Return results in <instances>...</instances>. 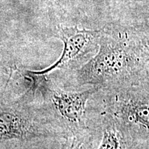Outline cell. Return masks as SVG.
<instances>
[{"label":"cell","mask_w":149,"mask_h":149,"mask_svg":"<svg viewBox=\"0 0 149 149\" xmlns=\"http://www.w3.org/2000/svg\"><path fill=\"white\" fill-rule=\"evenodd\" d=\"M146 39V44H147V46H148V49L149 51V37H145Z\"/></svg>","instance_id":"10"},{"label":"cell","mask_w":149,"mask_h":149,"mask_svg":"<svg viewBox=\"0 0 149 149\" xmlns=\"http://www.w3.org/2000/svg\"><path fill=\"white\" fill-rule=\"evenodd\" d=\"M64 149H90V134L88 128L84 133L68 137Z\"/></svg>","instance_id":"9"},{"label":"cell","mask_w":149,"mask_h":149,"mask_svg":"<svg viewBox=\"0 0 149 149\" xmlns=\"http://www.w3.org/2000/svg\"><path fill=\"white\" fill-rule=\"evenodd\" d=\"M68 137L48 120L29 88L16 100L0 93V143Z\"/></svg>","instance_id":"4"},{"label":"cell","mask_w":149,"mask_h":149,"mask_svg":"<svg viewBox=\"0 0 149 149\" xmlns=\"http://www.w3.org/2000/svg\"><path fill=\"white\" fill-rule=\"evenodd\" d=\"M31 80L29 88L48 120L68 137L77 135L87 130L86 106L93 94L100 90L97 86L69 88L61 86L51 76L24 72Z\"/></svg>","instance_id":"2"},{"label":"cell","mask_w":149,"mask_h":149,"mask_svg":"<svg viewBox=\"0 0 149 149\" xmlns=\"http://www.w3.org/2000/svg\"><path fill=\"white\" fill-rule=\"evenodd\" d=\"M88 104L111 115L125 132L133 148L149 144V63L146 74L138 81L100 89Z\"/></svg>","instance_id":"3"},{"label":"cell","mask_w":149,"mask_h":149,"mask_svg":"<svg viewBox=\"0 0 149 149\" xmlns=\"http://www.w3.org/2000/svg\"><path fill=\"white\" fill-rule=\"evenodd\" d=\"M100 28L97 52L79 68L56 80L61 86L117 88L135 82L146 74L149 51L144 35L116 20Z\"/></svg>","instance_id":"1"},{"label":"cell","mask_w":149,"mask_h":149,"mask_svg":"<svg viewBox=\"0 0 149 149\" xmlns=\"http://www.w3.org/2000/svg\"><path fill=\"white\" fill-rule=\"evenodd\" d=\"M128 0H86V5L84 15L95 14L97 16L107 14L109 21L112 14L121 5ZM108 21V22H109Z\"/></svg>","instance_id":"8"},{"label":"cell","mask_w":149,"mask_h":149,"mask_svg":"<svg viewBox=\"0 0 149 149\" xmlns=\"http://www.w3.org/2000/svg\"><path fill=\"white\" fill-rule=\"evenodd\" d=\"M112 20L130 26L149 37V0L127 1L114 11Z\"/></svg>","instance_id":"7"},{"label":"cell","mask_w":149,"mask_h":149,"mask_svg":"<svg viewBox=\"0 0 149 149\" xmlns=\"http://www.w3.org/2000/svg\"><path fill=\"white\" fill-rule=\"evenodd\" d=\"M128 1H129V0H128Z\"/></svg>","instance_id":"11"},{"label":"cell","mask_w":149,"mask_h":149,"mask_svg":"<svg viewBox=\"0 0 149 149\" xmlns=\"http://www.w3.org/2000/svg\"><path fill=\"white\" fill-rule=\"evenodd\" d=\"M55 34L64 44L60 57L45 69L32 70L34 73L50 74L61 71L64 74L79 68L97 52L101 28L87 29L77 24H59Z\"/></svg>","instance_id":"5"},{"label":"cell","mask_w":149,"mask_h":149,"mask_svg":"<svg viewBox=\"0 0 149 149\" xmlns=\"http://www.w3.org/2000/svg\"><path fill=\"white\" fill-rule=\"evenodd\" d=\"M86 126L90 134V149H133L118 123L111 115L88 103Z\"/></svg>","instance_id":"6"}]
</instances>
